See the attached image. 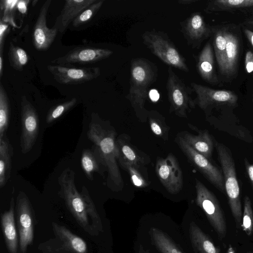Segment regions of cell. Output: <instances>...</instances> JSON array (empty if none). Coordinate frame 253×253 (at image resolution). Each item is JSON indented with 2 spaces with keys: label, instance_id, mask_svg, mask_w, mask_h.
Listing matches in <instances>:
<instances>
[{
  "label": "cell",
  "instance_id": "6da1fadb",
  "mask_svg": "<svg viewBox=\"0 0 253 253\" xmlns=\"http://www.w3.org/2000/svg\"><path fill=\"white\" fill-rule=\"evenodd\" d=\"M75 178V172L70 168L62 172L58 178L59 195L79 225L89 235L96 236L103 231L100 216L87 188L83 186L78 192Z\"/></svg>",
  "mask_w": 253,
  "mask_h": 253
},
{
  "label": "cell",
  "instance_id": "7a4b0ae2",
  "mask_svg": "<svg viewBox=\"0 0 253 253\" xmlns=\"http://www.w3.org/2000/svg\"><path fill=\"white\" fill-rule=\"evenodd\" d=\"M97 118L96 114H92L87 136L94 144L92 151L96 159L107 168L108 186L114 190H121L124 182L117 163L120 153L115 140L116 133L106 128Z\"/></svg>",
  "mask_w": 253,
  "mask_h": 253
},
{
  "label": "cell",
  "instance_id": "3957f363",
  "mask_svg": "<svg viewBox=\"0 0 253 253\" xmlns=\"http://www.w3.org/2000/svg\"><path fill=\"white\" fill-rule=\"evenodd\" d=\"M158 77L157 66L144 58L132 59L130 62V86L126 96L137 115L146 114L145 104L149 88Z\"/></svg>",
  "mask_w": 253,
  "mask_h": 253
},
{
  "label": "cell",
  "instance_id": "277c9868",
  "mask_svg": "<svg viewBox=\"0 0 253 253\" xmlns=\"http://www.w3.org/2000/svg\"><path fill=\"white\" fill-rule=\"evenodd\" d=\"M215 148L221 167L229 205L235 220L236 227L240 228L243 213L240 189L237 178L234 161L229 149L226 146L216 142Z\"/></svg>",
  "mask_w": 253,
  "mask_h": 253
},
{
  "label": "cell",
  "instance_id": "5b68a950",
  "mask_svg": "<svg viewBox=\"0 0 253 253\" xmlns=\"http://www.w3.org/2000/svg\"><path fill=\"white\" fill-rule=\"evenodd\" d=\"M142 38L143 44L164 63L183 72H189L185 58L166 33L152 30L145 32Z\"/></svg>",
  "mask_w": 253,
  "mask_h": 253
},
{
  "label": "cell",
  "instance_id": "8992f818",
  "mask_svg": "<svg viewBox=\"0 0 253 253\" xmlns=\"http://www.w3.org/2000/svg\"><path fill=\"white\" fill-rule=\"evenodd\" d=\"M168 75L166 88L170 111L178 117L187 118V113L196 105L191 96L193 90L178 77L171 67L168 69Z\"/></svg>",
  "mask_w": 253,
  "mask_h": 253
},
{
  "label": "cell",
  "instance_id": "52a82bcc",
  "mask_svg": "<svg viewBox=\"0 0 253 253\" xmlns=\"http://www.w3.org/2000/svg\"><path fill=\"white\" fill-rule=\"evenodd\" d=\"M195 188L197 205L204 211L219 238H223L227 232L226 224L216 197L197 179H196Z\"/></svg>",
  "mask_w": 253,
  "mask_h": 253
},
{
  "label": "cell",
  "instance_id": "ba28073f",
  "mask_svg": "<svg viewBox=\"0 0 253 253\" xmlns=\"http://www.w3.org/2000/svg\"><path fill=\"white\" fill-rule=\"evenodd\" d=\"M16 218L19 236V252L26 253L34 238V213L30 200L23 192L17 197Z\"/></svg>",
  "mask_w": 253,
  "mask_h": 253
},
{
  "label": "cell",
  "instance_id": "9c48e42d",
  "mask_svg": "<svg viewBox=\"0 0 253 253\" xmlns=\"http://www.w3.org/2000/svg\"><path fill=\"white\" fill-rule=\"evenodd\" d=\"M177 143L190 162L213 185L224 193L225 190L222 172L208 159L196 151L182 137H178Z\"/></svg>",
  "mask_w": 253,
  "mask_h": 253
},
{
  "label": "cell",
  "instance_id": "30bf717a",
  "mask_svg": "<svg viewBox=\"0 0 253 253\" xmlns=\"http://www.w3.org/2000/svg\"><path fill=\"white\" fill-rule=\"evenodd\" d=\"M21 109L22 131L20 146L22 152L26 154L32 149L38 137L39 119L36 109L25 95L21 96Z\"/></svg>",
  "mask_w": 253,
  "mask_h": 253
},
{
  "label": "cell",
  "instance_id": "8fae6325",
  "mask_svg": "<svg viewBox=\"0 0 253 253\" xmlns=\"http://www.w3.org/2000/svg\"><path fill=\"white\" fill-rule=\"evenodd\" d=\"M48 71L60 84H79L94 80L100 75L98 67L76 68L60 65H49Z\"/></svg>",
  "mask_w": 253,
  "mask_h": 253
},
{
  "label": "cell",
  "instance_id": "7c38bea8",
  "mask_svg": "<svg viewBox=\"0 0 253 253\" xmlns=\"http://www.w3.org/2000/svg\"><path fill=\"white\" fill-rule=\"evenodd\" d=\"M156 172L162 184L171 194L179 193L183 186L182 171L176 157L172 154L158 159Z\"/></svg>",
  "mask_w": 253,
  "mask_h": 253
},
{
  "label": "cell",
  "instance_id": "4fadbf2b",
  "mask_svg": "<svg viewBox=\"0 0 253 253\" xmlns=\"http://www.w3.org/2000/svg\"><path fill=\"white\" fill-rule=\"evenodd\" d=\"M113 52L106 48L78 46L64 55L54 59L51 63L63 66L93 64L108 58Z\"/></svg>",
  "mask_w": 253,
  "mask_h": 253
},
{
  "label": "cell",
  "instance_id": "5bb4252c",
  "mask_svg": "<svg viewBox=\"0 0 253 253\" xmlns=\"http://www.w3.org/2000/svg\"><path fill=\"white\" fill-rule=\"evenodd\" d=\"M51 2V0H47L42 4L34 26L33 43L35 48L39 51L47 50L54 42L59 31L56 22L52 28L49 29L46 26V16Z\"/></svg>",
  "mask_w": 253,
  "mask_h": 253
},
{
  "label": "cell",
  "instance_id": "9a60e30c",
  "mask_svg": "<svg viewBox=\"0 0 253 253\" xmlns=\"http://www.w3.org/2000/svg\"><path fill=\"white\" fill-rule=\"evenodd\" d=\"M191 86L197 95L196 104L203 110L214 104L234 105L238 100L237 96L230 90L214 89L195 83H191Z\"/></svg>",
  "mask_w": 253,
  "mask_h": 253
},
{
  "label": "cell",
  "instance_id": "2e32d148",
  "mask_svg": "<svg viewBox=\"0 0 253 253\" xmlns=\"http://www.w3.org/2000/svg\"><path fill=\"white\" fill-rule=\"evenodd\" d=\"M181 31L187 43L192 47H198L209 34L210 30L200 13H192L180 22Z\"/></svg>",
  "mask_w": 253,
  "mask_h": 253
},
{
  "label": "cell",
  "instance_id": "e0dca14e",
  "mask_svg": "<svg viewBox=\"0 0 253 253\" xmlns=\"http://www.w3.org/2000/svg\"><path fill=\"white\" fill-rule=\"evenodd\" d=\"M97 0H66L60 15L57 18L59 31L63 33L71 22Z\"/></svg>",
  "mask_w": 253,
  "mask_h": 253
},
{
  "label": "cell",
  "instance_id": "ac0fdd59",
  "mask_svg": "<svg viewBox=\"0 0 253 253\" xmlns=\"http://www.w3.org/2000/svg\"><path fill=\"white\" fill-rule=\"evenodd\" d=\"M14 200L11 199L8 211L1 215V225L3 238L10 253H18V237L15 222Z\"/></svg>",
  "mask_w": 253,
  "mask_h": 253
},
{
  "label": "cell",
  "instance_id": "d6986e66",
  "mask_svg": "<svg viewBox=\"0 0 253 253\" xmlns=\"http://www.w3.org/2000/svg\"><path fill=\"white\" fill-rule=\"evenodd\" d=\"M52 225L55 238L67 250L72 253H87V245L83 239L64 226L55 222Z\"/></svg>",
  "mask_w": 253,
  "mask_h": 253
},
{
  "label": "cell",
  "instance_id": "ffe728a7",
  "mask_svg": "<svg viewBox=\"0 0 253 253\" xmlns=\"http://www.w3.org/2000/svg\"><path fill=\"white\" fill-rule=\"evenodd\" d=\"M197 68L200 76L204 81L210 84L216 82L213 53L209 42L204 46L198 57Z\"/></svg>",
  "mask_w": 253,
  "mask_h": 253
},
{
  "label": "cell",
  "instance_id": "44dd1931",
  "mask_svg": "<svg viewBox=\"0 0 253 253\" xmlns=\"http://www.w3.org/2000/svg\"><path fill=\"white\" fill-rule=\"evenodd\" d=\"M226 45L223 57V66L221 73L230 75L235 71L239 53V42L237 37L233 34L225 31Z\"/></svg>",
  "mask_w": 253,
  "mask_h": 253
},
{
  "label": "cell",
  "instance_id": "7402d4cb",
  "mask_svg": "<svg viewBox=\"0 0 253 253\" xmlns=\"http://www.w3.org/2000/svg\"><path fill=\"white\" fill-rule=\"evenodd\" d=\"M182 138L196 151L209 160L211 158L213 142L208 131L200 130L198 135L186 133Z\"/></svg>",
  "mask_w": 253,
  "mask_h": 253
},
{
  "label": "cell",
  "instance_id": "603a6c76",
  "mask_svg": "<svg viewBox=\"0 0 253 253\" xmlns=\"http://www.w3.org/2000/svg\"><path fill=\"white\" fill-rule=\"evenodd\" d=\"M13 147L5 135L0 138V188L8 181L11 171Z\"/></svg>",
  "mask_w": 253,
  "mask_h": 253
},
{
  "label": "cell",
  "instance_id": "cb8c5ba5",
  "mask_svg": "<svg viewBox=\"0 0 253 253\" xmlns=\"http://www.w3.org/2000/svg\"><path fill=\"white\" fill-rule=\"evenodd\" d=\"M189 235L192 246L198 253H220L209 237L193 222L190 224Z\"/></svg>",
  "mask_w": 253,
  "mask_h": 253
},
{
  "label": "cell",
  "instance_id": "d4e9b609",
  "mask_svg": "<svg viewBox=\"0 0 253 253\" xmlns=\"http://www.w3.org/2000/svg\"><path fill=\"white\" fill-rule=\"evenodd\" d=\"M150 235L155 246L161 253H183L171 239L161 230L151 228Z\"/></svg>",
  "mask_w": 253,
  "mask_h": 253
},
{
  "label": "cell",
  "instance_id": "484cf974",
  "mask_svg": "<svg viewBox=\"0 0 253 253\" xmlns=\"http://www.w3.org/2000/svg\"><path fill=\"white\" fill-rule=\"evenodd\" d=\"M81 163L84 173L89 180L93 179V173L94 172L100 173V165L101 164L92 150L88 149H84L83 150Z\"/></svg>",
  "mask_w": 253,
  "mask_h": 253
},
{
  "label": "cell",
  "instance_id": "4316f807",
  "mask_svg": "<svg viewBox=\"0 0 253 253\" xmlns=\"http://www.w3.org/2000/svg\"><path fill=\"white\" fill-rule=\"evenodd\" d=\"M10 114L9 100L1 84L0 85V138L5 135L9 124Z\"/></svg>",
  "mask_w": 253,
  "mask_h": 253
},
{
  "label": "cell",
  "instance_id": "83f0119b",
  "mask_svg": "<svg viewBox=\"0 0 253 253\" xmlns=\"http://www.w3.org/2000/svg\"><path fill=\"white\" fill-rule=\"evenodd\" d=\"M10 65L14 70L21 71L29 61L26 52L21 47L10 42L8 52Z\"/></svg>",
  "mask_w": 253,
  "mask_h": 253
},
{
  "label": "cell",
  "instance_id": "f1b7e54d",
  "mask_svg": "<svg viewBox=\"0 0 253 253\" xmlns=\"http://www.w3.org/2000/svg\"><path fill=\"white\" fill-rule=\"evenodd\" d=\"M116 143L120 153L119 159H123L135 167L139 168L140 164L143 163V160L134 150L122 139H118Z\"/></svg>",
  "mask_w": 253,
  "mask_h": 253
},
{
  "label": "cell",
  "instance_id": "f546056e",
  "mask_svg": "<svg viewBox=\"0 0 253 253\" xmlns=\"http://www.w3.org/2000/svg\"><path fill=\"white\" fill-rule=\"evenodd\" d=\"M213 44L216 60L220 71H221L226 45L225 31L219 30L216 32L214 35Z\"/></svg>",
  "mask_w": 253,
  "mask_h": 253
},
{
  "label": "cell",
  "instance_id": "4dcf8cb0",
  "mask_svg": "<svg viewBox=\"0 0 253 253\" xmlns=\"http://www.w3.org/2000/svg\"><path fill=\"white\" fill-rule=\"evenodd\" d=\"M252 6L253 0H217L209 3L206 11H209L215 7H220L225 9H236Z\"/></svg>",
  "mask_w": 253,
  "mask_h": 253
},
{
  "label": "cell",
  "instance_id": "1f68e13d",
  "mask_svg": "<svg viewBox=\"0 0 253 253\" xmlns=\"http://www.w3.org/2000/svg\"><path fill=\"white\" fill-rule=\"evenodd\" d=\"M104 0H97L96 2L90 5L84 10L72 22V25L74 28L86 24L96 14L103 5Z\"/></svg>",
  "mask_w": 253,
  "mask_h": 253
},
{
  "label": "cell",
  "instance_id": "d6a6232c",
  "mask_svg": "<svg viewBox=\"0 0 253 253\" xmlns=\"http://www.w3.org/2000/svg\"><path fill=\"white\" fill-rule=\"evenodd\" d=\"M241 227L248 235L253 233V211L250 198L246 196L244 199V210Z\"/></svg>",
  "mask_w": 253,
  "mask_h": 253
},
{
  "label": "cell",
  "instance_id": "836d02e7",
  "mask_svg": "<svg viewBox=\"0 0 253 253\" xmlns=\"http://www.w3.org/2000/svg\"><path fill=\"white\" fill-rule=\"evenodd\" d=\"M77 102L76 98L60 104L52 108L48 112L46 118V122L50 124L62 116L64 113L73 108Z\"/></svg>",
  "mask_w": 253,
  "mask_h": 253
},
{
  "label": "cell",
  "instance_id": "e575fe53",
  "mask_svg": "<svg viewBox=\"0 0 253 253\" xmlns=\"http://www.w3.org/2000/svg\"><path fill=\"white\" fill-rule=\"evenodd\" d=\"M118 161L122 167L128 172L132 182L136 187L144 188L148 185L136 167L123 159H119Z\"/></svg>",
  "mask_w": 253,
  "mask_h": 253
},
{
  "label": "cell",
  "instance_id": "d590c367",
  "mask_svg": "<svg viewBox=\"0 0 253 253\" xmlns=\"http://www.w3.org/2000/svg\"><path fill=\"white\" fill-rule=\"evenodd\" d=\"M18 2V0H1L0 11L3 10V16H0V21L17 27L14 20V13Z\"/></svg>",
  "mask_w": 253,
  "mask_h": 253
},
{
  "label": "cell",
  "instance_id": "8d00e7d4",
  "mask_svg": "<svg viewBox=\"0 0 253 253\" xmlns=\"http://www.w3.org/2000/svg\"><path fill=\"white\" fill-rule=\"evenodd\" d=\"M149 123L152 132L157 136H163L164 130L161 125L159 123V121L151 117L149 119Z\"/></svg>",
  "mask_w": 253,
  "mask_h": 253
},
{
  "label": "cell",
  "instance_id": "74e56055",
  "mask_svg": "<svg viewBox=\"0 0 253 253\" xmlns=\"http://www.w3.org/2000/svg\"><path fill=\"white\" fill-rule=\"evenodd\" d=\"M8 25L0 21V54L3 53L5 37L7 33Z\"/></svg>",
  "mask_w": 253,
  "mask_h": 253
},
{
  "label": "cell",
  "instance_id": "f35d334b",
  "mask_svg": "<svg viewBox=\"0 0 253 253\" xmlns=\"http://www.w3.org/2000/svg\"><path fill=\"white\" fill-rule=\"evenodd\" d=\"M245 68L248 73L253 72V52L248 51L245 56Z\"/></svg>",
  "mask_w": 253,
  "mask_h": 253
},
{
  "label": "cell",
  "instance_id": "ab89813d",
  "mask_svg": "<svg viewBox=\"0 0 253 253\" xmlns=\"http://www.w3.org/2000/svg\"><path fill=\"white\" fill-rule=\"evenodd\" d=\"M244 162L247 173L253 187V164H251L246 158L244 159Z\"/></svg>",
  "mask_w": 253,
  "mask_h": 253
},
{
  "label": "cell",
  "instance_id": "60d3db41",
  "mask_svg": "<svg viewBox=\"0 0 253 253\" xmlns=\"http://www.w3.org/2000/svg\"><path fill=\"white\" fill-rule=\"evenodd\" d=\"M30 1L29 0H18L17 4V8L21 13L24 14L27 12V6Z\"/></svg>",
  "mask_w": 253,
  "mask_h": 253
},
{
  "label": "cell",
  "instance_id": "b9f144b4",
  "mask_svg": "<svg viewBox=\"0 0 253 253\" xmlns=\"http://www.w3.org/2000/svg\"><path fill=\"white\" fill-rule=\"evenodd\" d=\"M244 33L248 41L253 46V32L248 29H246L244 30Z\"/></svg>",
  "mask_w": 253,
  "mask_h": 253
},
{
  "label": "cell",
  "instance_id": "7bdbcfd3",
  "mask_svg": "<svg viewBox=\"0 0 253 253\" xmlns=\"http://www.w3.org/2000/svg\"><path fill=\"white\" fill-rule=\"evenodd\" d=\"M196 0H179L177 2L180 4L189 5L196 2Z\"/></svg>",
  "mask_w": 253,
  "mask_h": 253
},
{
  "label": "cell",
  "instance_id": "ee69618b",
  "mask_svg": "<svg viewBox=\"0 0 253 253\" xmlns=\"http://www.w3.org/2000/svg\"><path fill=\"white\" fill-rule=\"evenodd\" d=\"M150 96L151 100L153 101H156L159 98V94L157 91H155V90L150 93Z\"/></svg>",
  "mask_w": 253,
  "mask_h": 253
},
{
  "label": "cell",
  "instance_id": "f6af8a7d",
  "mask_svg": "<svg viewBox=\"0 0 253 253\" xmlns=\"http://www.w3.org/2000/svg\"><path fill=\"white\" fill-rule=\"evenodd\" d=\"M2 68H3V55L2 54H0V78L2 75Z\"/></svg>",
  "mask_w": 253,
  "mask_h": 253
},
{
  "label": "cell",
  "instance_id": "bcb514c9",
  "mask_svg": "<svg viewBox=\"0 0 253 253\" xmlns=\"http://www.w3.org/2000/svg\"><path fill=\"white\" fill-rule=\"evenodd\" d=\"M227 253H235L234 250L231 245L229 246Z\"/></svg>",
  "mask_w": 253,
  "mask_h": 253
},
{
  "label": "cell",
  "instance_id": "7dc6e473",
  "mask_svg": "<svg viewBox=\"0 0 253 253\" xmlns=\"http://www.w3.org/2000/svg\"><path fill=\"white\" fill-rule=\"evenodd\" d=\"M247 23L251 25H253V20H249L247 22Z\"/></svg>",
  "mask_w": 253,
  "mask_h": 253
},
{
  "label": "cell",
  "instance_id": "c3c4849f",
  "mask_svg": "<svg viewBox=\"0 0 253 253\" xmlns=\"http://www.w3.org/2000/svg\"><path fill=\"white\" fill-rule=\"evenodd\" d=\"M38 0H34L33 1V3H32L33 4V6H35V4H36L37 2H38Z\"/></svg>",
  "mask_w": 253,
  "mask_h": 253
}]
</instances>
